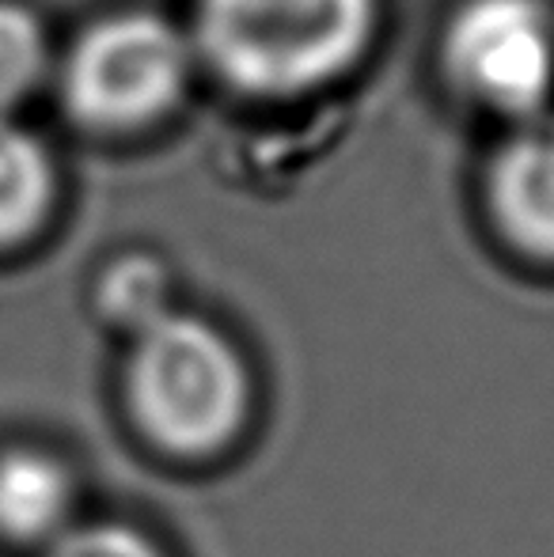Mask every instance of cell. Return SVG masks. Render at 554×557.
<instances>
[{"mask_svg":"<svg viewBox=\"0 0 554 557\" xmlns=\"http://www.w3.org/2000/svg\"><path fill=\"white\" fill-rule=\"evenodd\" d=\"M377 0H194V46L247 96H308L361 61Z\"/></svg>","mask_w":554,"mask_h":557,"instance_id":"cell-1","label":"cell"},{"mask_svg":"<svg viewBox=\"0 0 554 557\" xmlns=\"http://www.w3.org/2000/svg\"><path fill=\"white\" fill-rule=\"evenodd\" d=\"M452 88L490 114L547 111L554 88V15L547 0H464L444 30Z\"/></svg>","mask_w":554,"mask_h":557,"instance_id":"cell-4","label":"cell"},{"mask_svg":"<svg viewBox=\"0 0 554 557\" xmlns=\"http://www.w3.org/2000/svg\"><path fill=\"white\" fill-rule=\"evenodd\" d=\"M126 387L140 429L175 455L221 451L244 429L251 403L236 345L183 311H168L134 334Z\"/></svg>","mask_w":554,"mask_h":557,"instance_id":"cell-2","label":"cell"},{"mask_svg":"<svg viewBox=\"0 0 554 557\" xmlns=\"http://www.w3.org/2000/svg\"><path fill=\"white\" fill-rule=\"evenodd\" d=\"M50 65V38L35 12L23 0H0V117H12L15 107L42 84Z\"/></svg>","mask_w":554,"mask_h":557,"instance_id":"cell-8","label":"cell"},{"mask_svg":"<svg viewBox=\"0 0 554 557\" xmlns=\"http://www.w3.org/2000/svg\"><path fill=\"white\" fill-rule=\"evenodd\" d=\"M190 61V38L163 15L140 8L103 15L65 53V107L96 129H137L183 99Z\"/></svg>","mask_w":554,"mask_h":557,"instance_id":"cell-3","label":"cell"},{"mask_svg":"<svg viewBox=\"0 0 554 557\" xmlns=\"http://www.w3.org/2000/svg\"><path fill=\"white\" fill-rule=\"evenodd\" d=\"M487 198L517 250L554 262V111H540L502 140L487 171Z\"/></svg>","mask_w":554,"mask_h":557,"instance_id":"cell-5","label":"cell"},{"mask_svg":"<svg viewBox=\"0 0 554 557\" xmlns=\"http://www.w3.org/2000/svg\"><path fill=\"white\" fill-rule=\"evenodd\" d=\"M73 485L61 462L42 451L0 455V535L4 539H42L65 520Z\"/></svg>","mask_w":554,"mask_h":557,"instance_id":"cell-7","label":"cell"},{"mask_svg":"<svg viewBox=\"0 0 554 557\" xmlns=\"http://www.w3.org/2000/svg\"><path fill=\"white\" fill-rule=\"evenodd\" d=\"M58 198V168L42 140L0 117V247L30 239Z\"/></svg>","mask_w":554,"mask_h":557,"instance_id":"cell-6","label":"cell"},{"mask_svg":"<svg viewBox=\"0 0 554 557\" xmlns=\"http://www.w3.org/2000/svg\"><path fill=\"white\" fill-rule=\"evenodd\" d=\"M50 557H163V554L148 539H140L137 531L99 523V528H84L65 535L53 546Z\"/></svg>","mask_w":554,"mask_h":557,"instance_id":"cell-10","label":"cell"},{"mask_svg":"<svg viewBox=\"0 0 554 557\" xmlns=\"http://www.w3.org/2000/svg\"><path fill=\"white\" fill-rule=\"evenodd\" d=\"M99 308L122 331L140 334L168 315V270L148 255H122L99 281Z\"/></svg>","mask_w":554,"mask_h":557,"instance_id":"cell-9","label":"cell"}]
</instances>
